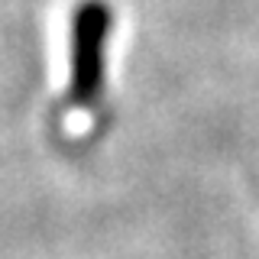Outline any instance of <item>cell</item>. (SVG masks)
Instances as JSON below:
<instances>
[{
    "label": "cell",
    "mask_w": 259,
    "mask_h": 259,
    "mask_svg": "<svg viewBox=\"0 0 259 259\" xmlns=\"http://www.w3.org/2000/svg\"><path fill=\"white\" fill-rule=\"evenodd\" d=\"M113 10L104 0H81L68 32V101L91 107L107 84V39Z\"/></svg>",
    "instance_id": "cell-1"
}]
</instances>
